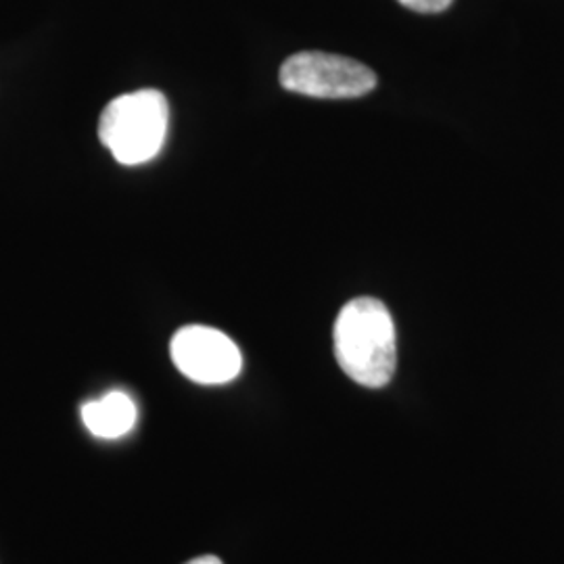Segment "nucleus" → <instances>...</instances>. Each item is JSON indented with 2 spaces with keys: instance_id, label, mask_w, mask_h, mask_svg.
Instances as JSON below:
<instances>
[{
  "instance_id": "nucleus-2",
  "label": "nucleus",
  "mask_w": 564,
  "mask_h": 564,
  "mask_svg": "<svg viewBox=\"0 0 564 564\" xmlns=\"http://www.w3.org/2000/svg\"><path fill=\"white\" fill-rule=\"evenodd\" d=\"M170 107L160 90L121 95L102 109L99 139L121 165H141L160 155L167 137Z\"/></svg>"
},
{
  "instance_id": "nucleus-1",
  "label": "nucleus",
  "mask_w": 564,
  "mask_h": 564,
  "mask_svg": "<svg viewBox=\"0 0 564 564\" xmlns=\"http://www.w3.org/2000/svg\"><path fill=\"white\" fill-rule=\"evenodd\" d=\"M335 358L343 372L368 389H381L395 375L398 339L387 305L375 297H356L343 305L335 321Z\"/></svg>"
},
{
  "instance_id": "nucleus-6",
  "label": "nucleus",
  "mask_w": 564,
  "mask_h": 564,
  "mask_svg": "<svg viewBox=\"0 0 564 564\" xmlns=\"http://www.w3.org/2000/svg\"><path fill=\"white\" fill-rule=\"evenodd\" d=\"M402 7L410 9V11H416V13H442L445 9H449V4L454 0H398Z\"/></svg>"
},
{
  "instance_id": "nucleus-7",
  "label": "nucleus",
  "mask_w": 564,
  "mask_h": 564,
  "mask_svg": "<svg viewBox=\"0 0 564 564\" xmlns=\"http://www.w3.org/2000/svg\"><path fill=\"white\" fill-rule=\"evenodd\" d=\"M186 564H223V561L218 556H199V558H193Z\"/></svg>"
},
{
  "instance_id": "nucleus-3",
  "label": "nucleus",
  "mask_w": 564,
  "mask_h": 564,
  "mask_svg": "<svg viewBox=\"0 0 564 564\" xmlns=\"http://www.w3.org/2000/svg\"><path fill=\"white\" fill-rule=\"evenodd\" d=\"M284 90L312 99H358L375 90L377 74L360 61L321 51H303L281 65Z\"/></svg>"
},
{
  "instance_id": "nucleus-4",
  "label": "nucleus",
  "mask_w": 564,
  "mask_h": 564,
  "mask_svg": "<svg viewBox=\"0 0 564 564\" xmlns=\"http://www.w3.org/2000/svg\"><path fill=\"white\" fill-rule=\"evenodd\" d=\"M170 354L182 375L199 384L230 383L242 368L237 343L212 326H184L174 335Z\"/></svg>"
},
{
  "instance_id": "nucleus-5",
  "label": "nucleus",
  "mask_w": 564,
  "mask_h": 564,
  "mask_svg": "<svg viewBox=\"0 0 564 564\" xmlns=\"http://www.w3.org/2000/svg\"><path fill=\"white\" fill-rule=\"evenodd\" d=\"M82 421L88 431L102 440L126 435L137 423V403L130 395L113 391L97 402L82 405Z\"/></svg>"
}]
</instances>
